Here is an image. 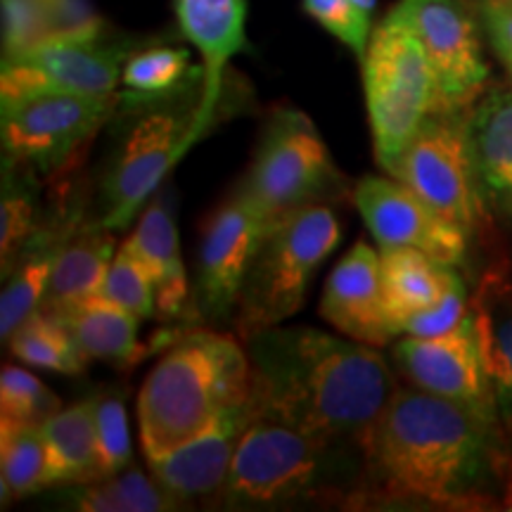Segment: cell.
Returning a JSON list of instances; mask_svg holds the SVG:
<instances>
[{"label":"cell","instance_id":"obj_1","mask_svg":"<svg viewBox=\"0 0 512 512\" xmlns=\"http://www.w3.org/2000/svg\"><path fill=\"white\" fill-rule=\"evenodd\" d=\"M256 411L366 453L375 422L396 392L377 347L309 325L268 328L245 342Z\"/></svg>","mask_w":512,"mask_h":512},{"label":"cell","instance_id":"obj_2","mask_svg":"<svg viewBox=\"0 0 512 512\" xmlns=\"http://www.w3.org/2000/svg\"><path fill=\"white\" fill-rule=\"evenodd\" d=\"M494 422L418 387H396L366 444V484L394 498L482 503L510 460Z\"/></svg>","mask_w":512,"mask_h":512},{"label":"cell","instance_id":"obj_3","mask_svg":"<svg viewBox=\"0 0 512 512\" xmlns=\"http://www.w3.org/2000/svg\"><path fill=\"white\" fill-rule=\"evenodd\" d=\"M252 363L233 337L209 330L171 335L169 349L138 394V427L145 458L195 439L252 399Z\"/></svg>","mask_w":512,"mask_h":512},{"label":"cell","instance_id":"obj_4","mask_svg":"<svg viewBox=\"0 0 512 512\" xmlns=\"http://www.w3.org/2000/svg\"><path fill=\"white\" fill-rule=\"evenodd\" d=\"M363 482V451L256 413L214 503L226 510H275L344 501Z\"/></svg>","mask_w":512,"mask_h":512},{"label":"cell","instance_id":"obj_5","mask_svg":"<svg viewBox=\"0 0 512 512\" xmlns=\"http://www.w3.org/2000/svg\"><path fill=\"white\" fill-rule=\"evenodd\" d=\"M339 240L342 226L325 204H311L268 223L235 306L242 342L302 311L318 268Z\"/></svg>","mask_w":512,"mask_h":512},{"label":"cell","instance_id":"obj_6","mask_svg":"<svg viewBox=\"0 0 512 512\" xmlns=\"http://www.w3.org/2000/svg\"><path fill=\"white\" fill-rule=\"evenodd\" d=\"M375 159L387 176H394L403 152L434 112L437 79L418 34L399 12L392 10L373 29L363 57Z\"/></svg>","mask_w":512,"mask_h":512},{"label":"cell","instance_id":"obj_7","mask_svg":"<svg viewBox=\"0 0 512 512\" xmlns=\"http://www.w3.org/2000/svg\"><path fill=\"white\" fill-rule=\"evenodd\" d=\"M238 188L268 221L337 200L349 190L318 128L304 112L278 107L268 117L254 162Z\"/></svg>","mask_w":512,"mask_h":512},{"label":"cell","instance_id":"obj_8","mask_svg":"<svg viewBox=\"0 0 512 512\" xmlns=\"http://www.w3.org/2000/svg\"><path fill=\"white\" fill-rule=\"evenodd\" d=\"M463 112H432L403 152L394 176L448 221L472 233L484 219L470 124Z\"/></svg>","mask_w":512,"mask_h":512},{"label":"cell","instance_id":"obj_9","mask_svg":"<svg viewBox=\"0 0 512 512\" xmlns=\"http://www.w3.org/2000/svg\"><path fill=\"white\" fill-rule=\"evenodd\" d=\"M119 107V95L48 91L3 102L0 136L8 159L55 176Z\"/></svg>","mask_w":512,"mask_h":512},{"label":"cell","instance_id":"obj_10","mask_svg":"<svg viewBox=\"0 0 512 512\" xmlns=\"http://www.w3.org/2000/svg\"><path fill=\"white\" fill-rule=\"evenodd\" d=\"M200 140L195 112L147 110L126 128L102 176L105 214L93 226L124 228L159 188L171 166Z\"/></svg>","mask_w":512,"mask_h":512},{"label":"cell","instance_id":"obj_11","mask_svg":"<svg viewBox=\"0 0 512 512\" xmlns=\"http://www.w3.org/2000/svg\"><path fill=\"white\" fill-rule=\"evenodd\" d=\"M394 10L411 24L430 57L437 79L434 112L470 110L489 81L475 5L465 0H401Z\"/></svg>","mask_w":512,"mask_h":512},{"label":"cell","instance_id":"obj_12","mask_svg":"<svg viewBox=\"0 0 512 512\" xmlns=\"http://www.w3.org/2000/svg\"><path fill=\"white\" fill-rule=\"evenodd\" d=\"M131 46L98 38H50L17 57H5L0 72L3 102L27 95L64 91L117 95Z\"/></svg>","mask_w":512,"mask_h":512},{"label":"cell","instance_id":"obj_13","mask_svg":"<svg viewBox=\"0 0 512 512\" xmlns=\"http://www.w3.org/2000/svg\"><path fill=\"white\" fill-rule=\"evenodd\" d=\"M394 363L413 387L456 401L501 427L472 309L446 335L401 339L394 347Z\"/></svg>","mask_w":512,"mask_h":512},{"label":"cell","instance_id":"obj_14","mask_svg":"<svg viewBox=\"0 0 512 512\" xmlns=\"http://www.w3.org/2000/svg\"><path fill=\"white\" fill-rule=\"evenodd\" d=\"M351 197L380 249H420L456 268L465 261L470 233L432 209L406 183L392 176H363Z\"/></svg>","mask_w":512,"mask_h":512},{"label":"cell","instance_id":"obj_15","mask_svg":"<svg viewBox=\"0 0 512 512\" xmlns=\"http://www.w3.org/2000/svg\"><path fill=\"white\" fill-rule=\"evenodd\" d=\"M268 223L240 188L204 223L197 252V309L204 318L226 320L235 311Z\"/></svg>","mask_w":512,"mask_h":512},{"label":"cell","instance_id":"obj_16","mask_svg":"<svg viewBox=\"0 0 512 512\" xmlns=\"http://www.w3.org/2000/svg\"><path fill=\"white\" fill-rule=\"evenodd\" d=\"M256 413L259 411L252 396L195 439L185 441L164 456L147 458V470L176 503L216 496L226 482L242 434Z\"/></svg>","mask_w":512,"mask_h":512},{"label":"cell","instance_id":"obj_17","mask_svg":"<svg viewBox=\"0 0 512 512\" xmlns=\"http://www.w3.org/2000/svg\"><path fill=\"white\" fill-rule=\"evenodd\" d=\"M320 316L344 337L387 347L396 337L382 294L380 252L358 240L332 268L320 297Z\"/></svg>","mask_w":512,"mask_h":512},{"label":"cell","instance_id":"obj_18","mask_svg":"<svg viewBox=\"0 0 512 512\" xmlns=\"http://www.w3.org/2000/svg\"><path fill=\"white\" fill-rule=\"evenodd\" d=\"M181 34L202 55V98L197 102V131L214 119L219 105L223 72L235 55L249 48L247 0H174Z\"/></svg>","mask_w":512,"mask_h":512},{"label":"cell","instance_id":"obj_19","mask_svg":"<svg viewBox=\"0 0 512 512\" xmlns=\"http://www.w3.org/2000/svg\"><path fill=\"white\" fill-rule=\"evenodd\" d=\"M482 344L486 373L494 389L498 420L512 453V283L489 273L470 302Z\"/></svg>","mask_w":512,"mask_h":512},{"label":"cell","instance_id":"obj_20","mask_svg":"<svg viewBox=\"0 0 512 512\" xmlns=\"http://www.w3.org/2000/svg\"><path fill=\"white\" fill-rule=\"evenodd\" d=\"M124 245L150 273L157 292V316L162 320L183 318L188 311L190 292L185 275L181 249H178V230L169 207L162 197L150 202L140 216L138 228Z\"/></svg>","mask_w":512,"mask_h":512},{"label":"cell","instance_id":"obj_21","mask_svg":"<svg viewBox=\"0 0 512 512\" xmlns=\"http://www.w3.org/2000/svg\"><path fill=\"white\" fill-rule=\"evenodd\" d=\"M484 200L512 209V86L479 95L467 114Z\"/></svg>","mask_w":512,"mask_h":512},{"label":"cell","instance_id":"obj_22","mask_svg":"<svg viewBox=\"0 0 512 512\" xmlns=\"http://www.w3.org/2000/svg\"><path fill=\"white\" fill-rule=\"evenodd\" d=\"M380 266L384 304L396 335L403 318L439 304L453 287L463 283L456 266L441 264L411 247L380 249Z\"/></svg>","mask_w":512,"mask_h":512},{"label":"cell","instance_id":"obj_23","mask_svg":"<svg viewBox=\"0 0 512 512\" xmlns=\"http://www.w3.org/2000/svg\"><path fill=\"white\" fill-rule=\"evenodd\" d=\"M46 441V489L102 479L95 427V396L60 408L41 425Z\"/></svg>","mask_w":512,"mask_h":512},{"label":"cell","instance_id":"obj_24","mask_svg":"<svg viewBox=\"0 0 512 512\" xmlns=\"http://www.w3.org/2000/svg\"><path fill=\"white\" fill-rule=\"evenodd\" d=\"M53 318L69 330L86 361H105L119 370H128L147 354L138 342L140 318L100 297L76 304Z\"/></svg>","mask_w":512,"mask_h":512},{"label":"cell","instance_id":"obj_25","mask_svg":"<svg viewBox=\"0 0 512 512\" xmlns=\"http://www.w3.org/2000/svg\"><path fill=\"white\" fill-rule=\"evenodd\" d=\"M114 259V238L107 228L86 226L57 254L41 311L57 316L98 297Z\"/></svg>","mask_w":512,"mask_h":512},{"label":"cell","instance_id":"obj_26","mask_svg":"<svg viewBox=\"0 0 512 512\" xmlns=\"http://www.w3.org/2000/svg\"><path fill=\"white\" fill-rule=\"evenodd\" d=\"M74 226L38 228L17 256L15 266L5 275L3 297H0V337L8 342L19 325L36 311H41L46 299L50 273L60 249L72 240Z\"/></svg>","mask_w":512,"mask_h":512},{"label":"cell","instance_id":"obj_27","mask_svg":"<svg viewBox=\"0 0 512 512\" xmlns=\"http://www.w3.org/2000/svg\"><path fill=\"white\" fill-rule=\"evenodd\" d=\"M60 501L64 508L79 512H169L181 508L155 477L143 475L136 465L98 482L72 486Z\"/></svg>","mask_w":512,"mask_h":512},{"label":"cell","instance_id":"obj_28","mask_svg":"<svg viewBox=\"0 0 512 512\" xmlns=\"http://www.w3.org/2000/svg\"><path fill=\"white\" fill-rule=\"evenodd\" d=\"M0 484L3 505L46 489V441L41 425L0 420Z\"/></svg>","mask_w":512,"mask_h":512},{"label":"cell","instance_id":"obj_29","mask_svg":"<svg viewBox=\"0 0 512 512\" xmlns=\"http://www.w3.org/2000/svg\"><path fill=\"white\" fill-rule=\"evenodd\" d=\"M10 351L31 368L55 370L62 375H79L86 368V358L76 347L74 337L60 320L36 311L12 332Z\"/></svg>","mask_w":512,"mask_h":512},{"label":"cell","instance_id":"obj_30","mask_svg":"<svg viewBox=\"0 0 512 512\" xmlns=\"http://www.w3.org/2000/svg\"><path fill=\"white\" fill-rule=\"evenodd\" d=\"M190 74V53L185 48L155 46L140 50L126 60L124 83L126 93L119 95L121 102L133 107H150V102L166 98L178 91Z\"/></svg>","mask_w":512,"mask_h":512},{"label":"cell","instance_id":"obj_31","mask_svg":"<svg viewBox=\"0 0 512 512\" xmlns=\"http://www.w3.org/2000/svg\"><path fill=\"white\" fill-rule=\"evenodd\" d=\"M36 226V197L29 183L17 178V162L5 157L3 171V202H0V261L3 278L15 266L19 252L34 238Z\"/></svg>","mask_w":512,"mask_h":512},{"label":"cell","instance_id":"obj_32","mask_svg":"<svg viewBox=\"0 0 512 512\" xmlns=\"http://www.w3.org/2000/svg\"><path fill=\"white\" fill-rule=\"evenodd\" d=\"M62 403L29 370L5 366L0 373V420L17 425H43Z\"/></svg>","mask_w":512,"mask_h":512},{"label":"cell","instance_id":"obj_33","mask_svg":"<svg viewBox=\"0 0 512 512\" xmlns=\"http://www.w3.org/2000/svg\"><path fill=\"white\" fill-rule=\"evenodd\" d=\"M98 297L131 311L140 320L152 318L157 313L155 283L126 245H121L119 252L114 254L110 273H107Z\"/></svg>","mask_w":512,"mask_h":512},{"label":"cell","instance_id":"obj_34","mask_svg":"<svg viewBox=\"0 0 512 512\" xmlns=\"http://www.w3.org/2000/svg\"><path fill=\"white\" fill-rule=\"evenodd\" d=\"M95 427H98V453L102 477L117 475V472L133 467L131 430H128L126 403L121 396H95Z\"/></svg>","mask_w":512,"mask_h":512},{"label":"cell","instance_id":"obj_35","mask_svg":"<svg viewBox=\"0 0 512 512\" xmlns=\"http://www.w3.org/2000/svg\"><path fill=\"white\" fill-rule=\"evenodd\" d=\"M302 8L328 34L354 50V55L363 62L370 36H373V29H370L373 15L363 12L354 0H302Z\"/></svg>","mask_w":512,"mask_h":512},{"label":"cell","instance_id":"obj_36","mask_svg":"<svg viewBox=\"0 0 512 512\" xmlns=\"http://www.w3.org/2000/svg\"><path fill=\"white\" fill-rule=\"evenodd\" d=\"M0 10H3V60L27 53L50 38L46 15L38 0H0Z\"/></svg>","mask_w":512,"mask_h":512},{"label":"cell","instance_id":"obj_37","mask_svg":"<svg viewBox=\"0 0 512 512\" xmlns=\"http://www.w3.org/2000/svg\"><path fill=\"white\" fill-rule=\"evenodd\" d=\"M38 3L46 15L50 38L105 36V19L91 0H38Z\"/></svg>","mask_w":512,"mask_h":512},{"label":"cell","instance_id":"obj_38","mask_svg":"<svg viewBox=\"0 0 512 512\" xmlns=\"http://www.w3.org/2000/svg\"><path fill=\"white\" fill-rule=\"evenodd\" d=\"M470 313V299H467V287L460 283L430 309L413 313L399 323V335L408 337H439L458 328Z\"/></svg>","mask_w":512,"mask_h":512},{"label":"cell","instance_id":"obj_39","mask_svg":"<svg viewBox=\"0 0 512 512\" xmlns=\"http://www.w3.org/2000/svg\"><path fill=\"white\" fill-rule=\"evenodd\" d=\"M475 10L491 48L512 74V0H475Z\"/></svg>","mask_w":512,"mask_h":512},{"label":"cell","instance_id":"obj_40","mask_svg":"<svg viewBox=\"0 0 512 512\" xmlns=\"http://www.w3.org/2000/svg\"><path fill=\"white\" fill-rule=\"evenodd\" d=\"M505 494H503V508L512 510V453L508 465H505V484H503Z\"/></svg>","mask_w":512,"mask_h":512},{"label":"cell","instance_id":"obj_41","mask_svg":"<svg viewBox=\"0 0 512 512\" xmlns=\"http://www.w3.org/2000/svg\"><path fill=\"white\" fill-rule=\"evenodd\" d=\"M354 3L361 8L363 12H368V15H373L375 8H377V0H354Z\"/></svg>","mask_w":512,"mask_h":512}]
</instances>
